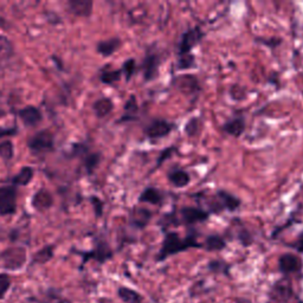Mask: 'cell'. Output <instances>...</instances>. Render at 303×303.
Masks as SVG:
<instances>
[{
	"instance_id": "obj_26",
	"label": "cell",
	"mask_w": 303,
	"mask_h": 303,
	"mask_svg": "<svg viewBox=\"0 0 303 303\" xmlns=\"http://www.w3.org/2000/svg\"><path fill=\"white\" fill-rule=\"evenodd\" d=\"M195 65H197V62H195V56L193 54H185L180 55V56H177L175 67H177V70L179 71L195 68Z\"/></svg>"
},
{
	"instance_id": "obj_20",
	"label": "cell",
	"mask_w": 303,
	"mask_h": 303,
	"mask_svg": "<svg viewBox=\"0 0 303 303\" xmlns=\"http://www.w3.org/2000/svg\"><path fill=\"white\" fill-rule=\"evenodd\" d=\"M121 44L122 42L119 37H113V38H109V39L99 42L97 44V46H96V49H97V53L101 54L102 56L109 57L120 49Z\"/></svg>"
},
{
	"instance_id": "obj_39",
	"label": "cell",
	"mask_w": 303,
	"mask_h": 303,
	"mask_svg": "<svg viewBox=\"0 0 303 303\" xmlns=\"http://www.w3.org/2000/svg\"><path fill=\"white\" fill-rule=\"evenodd\" d=\"M90 200L92 203V205H94V210H95L96 216L101 217L102 213H103V201L101 200V199H98L97 197H92Z\"/></svg>"
},
{
	"instance_id": "obj_42",
	"label": "cell",
	"mask_w": 303,
	"mask_h": 303,
	"mask_svg": "<svg viewBox=\"0 0 303 303\" xmlns=\"http://www.w3.org/2000/svg\"><path fill=\"white\" fill-rule=\"evenodd\" d=\"M58 303H71V302L68 301V299H61V301L58 302Z\"/></svg>"
},
{
	"instance_id": "obj_23",
	"label": "cell",
	"mask_w": 303,
	"mask_h": 303,
	"mask_svg": "<svg viewBox=\"0 0 303 303\" xmlns=\"http://www.w3.org/2000/svg\"><path fill=\"white\" fill-rule=\"evenodd\" d=\"M94 112L97 118H106L114 109V103L108 97H102L94 103Z\"/></svg>"
},
{
	"instance_id": "obj_37",
	"label": "cell",
	"mask_w": 303,
	"mask_h": 303,
	"mask_svg": "<svg viewBox=\"0 0 303 303\" xmlns=\"http://www.w3.org/2000/svg\"><path fill=\"white\" fill-rule=\"evenodd\" d=\"M11 287V278L8 274H0V299L5 297L9 289Z\"/></svg>"
},
{
	"instance_id": "obj_29",
	"label": "cell",
	"mask_w": 303,
	"mask_h": 303,
	"mask_svg": "<svg viewBox=\"0 0 303 303\" xmlns=\"http://www.w3.org/2000/svg\"><path fill=\"white\" fill-rule=\"evenodd\" d=\"M33 178V168L31 167H23L18 174L13 178V184L19 186H25L32 180Z\"/></svg>"
},
{
	"instance_id": "obj_31",
	"label": "cell",
	"mask_w": 303,
	"mask_h": 303,
	"mask_svg": "<svg viewBox=\"0 0 303 303\" xmlns=\"http://www.w3.org/2000/svg\"><path fill=\"white\" fill-rule=\"evenodd\" d=\"M200 129V120L199 118H191L185 125V134L189 137H193L199 133Z\"/></svg>"
},
{
	"instance_id": "obj_8",
	"label": "cell",
	"mask_w": 303,
	"mask_h": 303,
	"mask_svg": "<svg viewBox=\"0 0 303 303\" xmlns=\"http://www.w3.org/2000/svg\"><path fill=\"white\" fill-rule=\"evenodd\" d=\"M54 141V134L50 130H40L27 141V146L33 153H44V152L53 149Z\"/></svg>"
},
{
	"instance_id": "obj_32",
	"label": "cell",
	"mask_w": 303,
	"mask_h": 303,
	"mask_svg": "<svg viewBox=\"0 0 303 303\" xmlns=\"http://www.w3.org/2000/svg\"><path fill=\"white\" fill-rule=\"evenodd\" d=\"M208 268L209 270H211L212 273H216V274H229V270H230V265L220 260L211 261L209 263Z\"/></svg>"
},
{
	"instance_id": "obj_2",
	"label": "cell",
	"mask_w": 303,
	"mask_h": 303,
	"mask_svg": "<svg viewBox=\"0 0 303 303\" xmlns=\"http://www.w3.org/2000/svg\"><path fill=\"white\" fill-rule=\"evenodd\" d=\"M240 205H242V200L238 197H236L235 194L230 193V192H227L226 189L223 188L217 189L215 195L208 200L210 215L211 213L218 215L222 211L233 212L236 210H238Z\"/></svg>"
},
{
	"instance_id": "obj_3",
	"label": "cell",
	"mask_w": 303,
	"mask_h": 303,
	"mask_svg": "<svg viewBox=\"0 0 303 303\" xmlns=\"http://www.w3.org/2000/svg\"><path fill=\"white\" fill-rule=\"evenodd\" d=\"M161 64V55L156 47L148 46L144 55L141 70L143 74V80L146 82H152L157 80L159 76V69Z\"/></svg>"
},
{
	"instance_id": "obj_15",
	"label": "cell",
	"mask_w": 303,
	"mask_h": 303,
	"mask_svg": "<svg viewBox=\"0 0 303 303\" xmlns=\"http://www.w3.org/2000/svg\"><path fill=\"white\" fill-rule=\"evenodd\" d=\"M113 257V251L110 249L108 244L106 242H99L94 250L89 251L87 254H83V262H88L90 258L97 261L98 263H105Z\"/></svg>"
},
{
	"instance_id": "obj_28",
	"label": "cell",
	"mask_w": 303,
	"mask_h": 303,
	"mask_svg": "<svg viewBox=\"0 0 303 303\" xmlns=\"http://www.w3.org/2000/svg\"><path fill=\"white\" fill-rule=\"evenodd\" d=\"M177 150H178V148L175 147V146H170V147L164 148V149L161 150L160 153H159V156H158L157 163H156V167H154L153 170H152L150 173H153V172H156L157 170H159V168L165 164V161L170 160L171 158L173 157L175 153H177Z\"/></svg>"
},
{
	"instance_id": "obj_21",
	"label": "cell",
	"mask_w": 303,
	"mask_h": 303,
	"mask_svg": "<svg viewBox=\"0 0 303 303\" xmlns=\"http://www.w3.org/2000/svg\"><path fill=\"white\" fill-rule=\"evenodd\" d=\"M137 113H139V105H137V99L135 95H130V97L127 99L125 105V114L119 122H128L135 121L137 119Z\"/></svg>"
},
{
	"instance_id": "obj_14",
	"label": "cell",
	"mask_w": 303,
	"mask_h": 303,
	"mask_svg": "<svg viewBox=\"0 0 303 303\" xmlns=\"http://www.w3.org/2000/svg\"><path fill=\"white\" fill-rule=\"evenodd\" d=\"M153 218V212L146 208H135L130 212L129 223L137 230H143Z\"/></svg>"
},
{
	"instance_id": "obj_1",
	"label": "cell",
	"mask_w": 303,
	"mask_h": 303,
	"mask_svg": "<svg viewBox=\"0 0 303 303\" xmlns=\"http://www.w3.org/2000/svg\"><path fill=\"white\" fill-rule=\"evenodd\" d=\"M197 238V233L191 227L185 238H181L180 235L175 231L166 232L163 244H161V249L157 255V261L163 262L173 255L180 254L182 251L192 249V247H203V244L199 243Z\"/></svg>"
},
{
	"instance_id": "obj_27",
	"label": "cell",
	"mask_w": 303,
	"mask_h": 303,
	"mask_svg": "<svg viewBox=\"0 0 303 303\" xmlns=\"http://www.w3.org/2000/svg\"><path fill=\"white\" fill-rule=\"evenodd\" d=\"M54 257V246L46 245L43 249H40L38 252L33 255L32 263L34 264H45L47 262L51 261V258Z\"/></svg>"
},
{
	"instance_id": "obj_5",
	"label": "cell",
	"mask_w": 303,
	"mask_h": 303,
	"mask_svg": "<svg viewBox=\"0 0 303 303\" xmlns=\"http://www.w3.org/2000/svg\"><path fill=\"white\" fill-rule=\"evenodd\" d=\"M175 123L172 121H168L166 119H152L149 122L144 126L143 133L148 139L154 141V140H160L164 139L170 135L172 130L175 128Z\"/></svg>"
},
{
	"instance_id": "obj_18",
	"label": "cell",
	"mask_w": 303,
	"mask_h": 303,
	"mask_svg": "<svg viewBox=\"0 0 303 303\" xmlns=\"http://www.w3.org/2000/svg\"><path fill=\"white\" fill-rule=\"evenodd\" d=\"M68 4L70 11L77 17H89L94 6V3L90 0H70Z\"/></svg>"
},
{
	"instance_id": "obj_34",
	"label": "cell",
	"mask_w": 303,
	"mask_h": 303,
	"mask_svg": "<svg viewBox=\"0 0 303 303\" xmlns=\"http://www.w3.org/2000/svg\"><path fill=\"white\" fill-rule=\"evenodd\" d=\"M255 42L262 45L268 46L271 50L277 49L278 46L282 44V39L278 37H270V38H263V37H256L255 38Z\"/></svg>"
},
{
	"instance_id": "obj_40",
	"label": "cell",
	"mask_w": 303,
	"mask_h": 303,
	"mask_svg": "<svg viewBox=\"0 0 303 303\" xmlns=\"http://www.w3.org/2000/svg\"><path fill=\"white\" fill-rule=\"evenodd\" d=\"M292 247H294V249H296L298 251L299 254H303V230L301 232L298 233V236H297V238H296V240H295V243L292 244L291 245Z\"/></svg>"
},
{
	"instance_id": "obj_30",
	"label": "cell",
	"mask_w": 303,
	"mask_h": 303,
	"mask_svg": "<svg viewBox=\"0 0 303 303\" xmlns=\"http://www.w3.org/2000/svg\"><path fill=\"white\" fill-rule=\"evenodd\" d=\"M159 223H160V225L163 226V230H165V227L167 229L168 226H180L181 225L180 219H179V217L177 216L175 211L165 213V215L160 218Z\"/></svg>"
},
{
	"instance_id": "obj_24",
	"label": "cell",
	"mask_w": 303,
	"mask_h": 303,
	"mask_svg": "<svg viewBox=\"0 0 303 303\" xmlns=\"http://www.w3.org/2000/svg\"><path fill=\"white\" fill-rule=\"evenodd\" d=\"M107 68L103 69L99 75V80L102 83L113 85L116 82H119L122 77V71L121 70H114V69H109V65H106Z\"/></svg>"
},
{
	"instance_id": "obj_38",
	"label": "cell",
	"mask_w": 303,
	"mask_h": 303,
	"mask_svg": "<svg viewBox=\"0 0 303 303\" xmlns=\"http://www.w3.org/2000/svg\"><path fill=\"white\" fill-rule=\"evenodd\" d=\"M238 237L240 239V242H242L243 245H250L251 243H252V236H251V233L247 231L246 229H242L238 232Z\"/></svg>"
},
{
	"instance_id": "obj_19",
	"label": "cell",
	"mask_w": 303,
	"mask_h": 303,
	"mask_svg": "<svg viewBox=\"0 0 303 303\" xmlns=\"http://www.w3.org/2000/svg\"><path fill=\"white\" fill-rule=\"evenodd\" d=\"M19 118L22 119V121L25 123L26 126H36L37 123L42 121V113L39 109H37L36 107L29 106L22 109L19 112Z\"/></svg>"
},
{
	"instance_id": "obj_35",
	"label": "cell",
	"mask_w": 303,
	"mask_h": 303,
	"mask_svg": "<svg viewBox=\"0 0 303 303\" xmlns=\"http://www.w3.org/2000/svg\"><path fill=\"white\" fill-rule=\"evenodd\" d=\"M13 153H15V148H13L11 141L6 140L0 142V158H3L4 160H11Z\"/></svg>"
},
{
	"instance_id": "obj_11",
	"label": "cell",
	"mask_w": 303,
	"mask_h": 303,
	"mask_svg": "<svg viewBox=\"0 0 303 303\" xmlns=\"http://www.w3.org/2000/svg\"><path fill=\"white\" fill-rule=\"evenodd\" d=\"M303 262L298 256L294 254H283L278 260V269L282 274L297 273L302 269Z\"/></svg>"
},
{
	"instance_id": "obj_33",
	"label": "cell",
	"mask_w": 303,
	"mask_h": 303,
	"mask_svg": "<svg viewBox=\"0 0 303 303\" xmlns=\"http://www.w3.org/2000/svg\"><path fill=\"white\" fill-rule=\"evenodd\" d=\"M99 161H101V154L99 153H92L85 158L84 160V166L85 170L88 171L89 174H91L95 171V168L98 166Z\"/></svg>"
},
{
	"instance_id": "obj_12",
	"label": "cell",
	"mask_w": 303,
	"mask_h": 303,
	"mask_svg": "<svg viewBox=\"0 0 303 303\" xmlns=\"http://www.w3.org/2000/svg\"><path fill=\"white\" fill-rule=\"evenodd\" d=\"M223 132L232 137H240L246 129V121L244 116H235L226 120L222 127Z\"/></svg>"
},
{
	"instance_id": "obj_25",
	"label": "cell",
	"mask_w": 303,
	"mask_h": 303,
	"mask_svg": "<svg viewBox=\"0 0 303 303\" xmlns=\"http://www.w3.org/2000/svg\"><path fill=\"white\" fill-rule=\"evenodd\" d=\"M120 298L125 303H141L142 302V296L139 292L133 290V289L127 287H120L118 290Z\"/></svg>"
},
{
	"instance_id": "obj_6",
	"label": "cell",
	"mask_w": 303,
	"mask_h": 303,
	"mask_svg": "<svg viewBox=\"0 0 303 303\" xmlns=\"http://www.w3.org/2000/svg\"><path fill=\"white\" fill-rule=\"evenodd\" d=\"M0 260L3 261L6 269L19 270L26 263V250L22 246L10 247L0 254Z\"/></svg>"
},
{
	"instance_id": "obj_22",
	"label": "cell",
	"mask_w": 303,
	"mask_h": 303,
	"mask_svg": "<svg viewBox=\"0 0 303 303\" xmlns=\"http://www.w3.org/2000/svg\"><path fill=\"white\" fill-rule=\"evenodd\" d=\"M203 247L206 251H220L226 247V240L220 235L212 233V235H209L206 237L205 242L203 244Z\"/></svg>"
},
{
	"instance_id": "obj_4",
	"label": "cell",
	"mask_w": 303,
	"mask_h": 303,
	"mask_svg": "<svg viewBox=\"0 0 303 303\" xmlns=\"http://www.w3.org/2000/svg\"><path fill=\"white\" fill-rule=\"evenodd\" d=\"M205 33L199 26L189 27L182 32L177 45V56L185 54H191V51L194 49L198 44L201 43L204 39Z\"/></svg>"
},
{
	"instance_id": "obj_9",
	"label": "cell",
	"mask_w": 303,
	"mask_h": 303,
	"mask_svg": "<svg viewBox=\"0 0 303 303\" xmlns=\"http://www.w3.org/2000/svg\"><path fill=\"white\" fill-rule=\"evenodd\" d=\"M17 189L13 186L0 187V215L9 216L16 212Z\"/></svg>"
},
{
	"instance_id": "obj_10",
	"label": "cell",
	"mask_w": 303,
	"mask_h": 303,
	"mask_svg": "<svg viewBox=\"0 0 303 303\" xmlns=\"http://www.w3.org/2000/svg\"><path fill=\"white\" fill-rule=\"evenodd\" d=\"M175 87L178 90L186 96H198L201 91L200 83L194 75H180L175 78Z\"/></svg>"
},
{
	"instance_id": "obj_36",
	"label": "cell",
	"mask_w": 303,
	"mask_h": 303,
	"mask_svg": "<svg viewBox=\"0 0 303 303\" xmlns=\"http://www.w3.org/2000/svg\"><path fill=\"white\" fill-rule=\"evenodd\" d=\"M122 74L126 76V81L128 82L130 81V78L133 77V75L135 74L136 71V61L134 58H129L127 60L125 63L122 64V69H121Z\"/></svg>"
},
{
	"instance_id": "obj_16",
	"label": "cell",
	"mask_w": 303,
	"mask_h": 303,
	"mask_svg": "<svg viewBox=\"0 0 303 303\" xmlns=\"http://www.w3.org/2000/svg\"><path fill=\"white\" fill-rule=\"evenodd\" d=\"M137 200H139V203H146V204L159 206L165 201V193L161 189L154 187V186H148L141 192Z\"/></svg>"
},
{
	"instance_id": "obj_7",
	"label": "cell",
	"mask_w": 303,
	"mask_h": 303,
	"mask_svg": "<svg viewBox=\"0 0 303 303\" xmlns=\"http://www.w3.org/2000/svg\"><path fill=\"white\" fill-rule=\"evenodd\" d=\"M179 219H180L181 225L184 224L187 227H192L195 224L205 223L210 218L209 211L204 209L195 208V206H184L179 211Z\"/></svg>"
},
{
	"instance_id": "obj_17",
	"label": "cell",
	"mask_w": 303,
	"mask_h": 303,
	"mask_svg": "<svg viewBox=\"0 0 303 303\" xmlns=\"http://www.w3.org/2000/svg\"><path fill=\"white\" fill-rule=\"evenodd\" d=\"M32 206L37 211H45L49 210L54 204L53 195L47 189H40L34 193L32 198Z\"/></svg>"
},
{
	"instance_id": "obj_13",
	"label": "cell",
	"mask_w": 303,
	"mask_h": 303,
	"mask_svg": "<svg viewBox=\"0 0 303 303\" xmlns=\"http://www.w3.org/2000/svg\"><path fill=\"white\" fill-rule=\"evenodd\" d=\"M167 180L174 186L175 188H184L191 182V175L184 168L173 166L167 172Z\"/></svg>"
},
{
	"instance_id": "obj_41",
	"label": "cell",
	"mask_w": 303,
	"mask_h": 303,
	"mask_svg": "<svg viewBox=\"0 0 303 303\" xmlns=\"http://www.w3.org/2000/svg\"><path fill=\"white\" fill-rule=\"evenodd\" d=\"M13 135V134H16V129H2L0 128V136H4V135Z\"/></svg>"
}]
</instances>
